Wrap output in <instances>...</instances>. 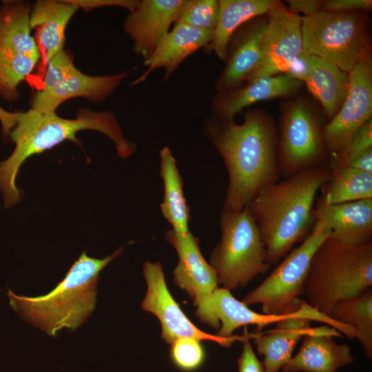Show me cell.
Masks as SVG:
<instances>
[{
    "mask_svg": "<svg viewBox=\"0 0 372 372\" xmlns=\"http://www.w3.org/2000/svg\"><path fill=\"white\" fill-rule=\"evenodd\" d=\"M204 134L217 149L228 173L223 209L241 210L261 189L280 179L278 131L267 113L249 110L240 124L212 116L204 124Z\"/></svg>",
    "mask_w": 372,
    "mask_h": 372,
    "instance_id": "obj_1",
    "label": "cell"
},
{
    "mask_svg": "<svg viewBox=\"0 0 372 372\" xmlns=\"http://www.w3.org/2000/svg\"><path fill=\"white\" fill-rule=\"evenodd\" d=\"M86 130L101 132L110 138L121 158L130 156L136 149L134 143L124 137L115 115L110 111L96 112L83 108L72 119L61 117L56 111H41L31 107L21 112L8 137L14 144V150L0 162V192L5 207H11L21 198V191L16 185V178L21 166L28 158L65 141L80 145L76 133Z\"/></svg>",
    "mask_w": 372,
    "mask_h": 372,
    "instance_id": "obj_2",
    "label": "cell"
},
{
    "mask_svg": "<svg viewBox=\"0 0 372 372\" xmlns=\"http://www.w3.org/2000/svg\"><path fill=\"white\" fill-rule=\"evenodd\" d=\"M330 174L328 166L304 169L264 187L247 205L270 265L278 264L311 232L316 196Z\"/></svg>",
    "mask_w": 372,
    "mask_h": 372,
    "instance_id": "obj_3",
    "label": "cell"
},
{
    "mask_svg": "<svg viewBox=\"0 0 372 372\" xmlns=\"http://www.w3.org/2000/svg\"><path fill=\"white\" fill-rule=\"evenodd\" d=\"M123 249L118 248L102 259L90 257L83 251L51 291L27 297L9 290L10 304L24 320L49 335H56L63 328L75 330L95 308L99 273Z\"/></svg>",
    "mask_w": 372,
    "mask_h": 372,
    "instance_id": "obj_4",
    "label": "cell"
},
{
    "mask_svg": "<svg viewBox=\"0 0 372 372\" xmlns=\"http://www.w3.org/2000/svg\"><path fill=\"white\" fill-rule=\"evenodd\" d=\"M372 286V241L347 244L327 237L311 261L306 302L328 315L339 302L355 298Z\"/></svg>",
    "mask_w": 372,
    "mask_h": 372,
    "instance_id": "obj_5",
    "label": "cell"
},
{
    "mask_svg": "<svg viewBox=\"0 0 372 372\" xmlns=\"http://www.w3.org/2000/svg\"><path fill=\"white\" fill-rule=\"evenodd\" d=\"M221 238L211 255L218 285L231 290L245 287L271 265L260 232L247 206L220 214Z\"/></svg>",
    "mask_w": 372,
    "mask_h": 372,
    "instance_id": "obj_6",
    "label": "cell"
},
{
    "mask_svg": "<svg viewBox=\"0 0 372 372\" xmlns=\"http://www.w3.org/2000/svg\"><path fill=\"white\" fill-rule=\"evenodd\" d=\"M362 11L320 10L302 17L303 51L349 72L360 62L371 59L367 17Z\"/></svg>",
    "mask_w": 372,
    "mask_h": 372,
    "instance_id": "obj_7",
    "label": "cell"
},
{
    "mask_svg": "<svg viewBox=\"0 0 372 372\" xmlns=\"http://www.w3.org/2000/svg\"><path fill=\"white\" fill-rule=\"evenodd\" d=\"M329 236V230L314 223L300 244L293 249L259 285L242 299L247 306L260 304L262 313L280 316L298 310L304 294L311 261L318 247Z\"/></svg>",
    "mask_w": 372,
    "mask_h": 372,
    "instance_id": "obj_8",
    "label": "cell"
},
{
    "mask_svg": "<svg viewBox=\"0 0 372 372\" xmlns=\"http://www.w3.org/2000/svg\"><path fill=\"white\" fill-rule=\"evenodd\" d=\"M30 4L3 1L0 6V96L16 102L18 87L33 71L40 52L30 25Z\"/></svg>",
    "mask_w": 372,
    "mask_h": 372,
    "instance_id": "obj_9",
    "label": "cell"
},
{
    "mask_svg": "<svg viewBox=\"0 0 372 372\" xmlns=\"http://www.w3.org/2000/svg\"><path fill=\"white\" fill-rule=\"evenodd\" d=\"M320 117L306 101L283 108L278 132L277 162L280 178L311 167L328 166Z\"/></svg>",
    "mask_w": 372,
    "mask_h": 372,
    "instance_id": "obj_10",
    "label": "cell"
},
{
    "mask_svg": "<svg viewBox=\"0 0 372 372\" xmlns=\"http://www.w3.org/2000/svg\"><path fill=\"white\" fill-rule=\"evenodd\" d=\"M313 320L335 329L351 340L355 338L356 333L353 327L332 320L302 300L298 310L277 322L273 329L265 332L251 333L250 340L255 344L258 353L263 356L261 362L264 372H280L291 358L298 342L318 329V327H311Z\"/></svg>",
    "mask_w": 372,
    "mask_h": 372,
    "instance_id": "obj_11",
    "label": "cell"
},
{
    "mask_svg": "<svg viewBox=\"0 0 372 372\" xmlns=\"http://www.w3.org/2000/svg\"><path fill=\"white\" fill-rule=\"evenodd\" d=\"M147 284V292L142 302L143 310L157 317L162 327V338L172 344L180 338H192L200 341L209 340L223 347H229L236 341L250 337L246 329L242 335L221 338L205 333L196 327L181 310L170 293L160 262H146L143 268Z\"/></svg>",
    "mask_w": 372,
    "mask_h": 372,
    "instance_id": "obj_12",
    "label": "cell"
},
{
    "mask_svg": "<svg viewBox=\"0 0 372 372\" xmlns=\"http://www.w3.org/2000/svg\"><path fill=\"white\" fill-rule=\"evenodd\" d=\"M349 73V87L345 100L336 114L322 127L329 157L344 148L372 118L371 59L360 62Z\"/></svg>",
    "mask_w": 372,
    "mask_h": 372,
    "instance_id": "obj_13",
    "label": "cell"
},
{
    "mask_svg": "<svg viewBox=\"0 0 372 372\" xmlns=\"http://www.w3.org/2000/svg\"><path fill=\"white\" fill-rule=\"evenodd\" d=\"M267 28L262 63L246 81L260 77L285 74L302 54V17L284 5L267 13Z\"/></svg>",
    "mask_w": 372,
    "mask_h": 372,
    "instance_id": "obj_14",
    "label": "cell"
},
{
    "mask_svg": "<svg viewBox=\"0 0 372 372\" xmlns=\"http://www.w3.org/2000/svg\"><path fill=\"white\" fill-rule=\"evenodd\" d=\"M267 17L254 18L232 35L227 47L226 65L214 83L218 94L245 83L260 67L264 53Z\"/></svg>",
    "mask_w": 372,
    "mask_h": 372,
    "instance_id": "obj_15",
    "label": "cell"
},
{
    "mask_svg": "<svg viewBox=\"0 0 372 372\" xmlns=\"http://www.w3.org/2000/svg\"><path fill=\"white\" fill-rule=\"evenodd\" d=\"M185 0H139L126 17L123 30L134 52L147 60L170 31Z\"/></svg>",
    "mask_w": 372,
    "mask_h": 372,
    "instance_id": "obj_16",
    "label": "cell"
},
{
    "mask_svg": "<svg viewBox=\"0 0 372 372\" xmlns=\"http://www.w3.org/2000/svg\"><path fill=\"white\" fill-rule=\"evenodd\" d=\"M195 306L196 316L199 320L218 329L217 335L225 338L233 336L236 329L248 325H256L255 332H260L288 314L273 316L256 312L235 298L230 290L221 287L200 299Z\"/></svg>",
    "mask_w": 372,
    "mask_h": 372,
    "instance_id": "obj_17",
    "label": "cell"
},
{
    "mask_svg": "<svg viewBox=\"0 0 372 372\" xmlns=\"http://www.w3.org/2000/svg\"><path fill=\"white\" fill-rule=\"evenodd\" d=\"M165 238L178 255L173 272L174 282L186 291L195 305L218 287L216 271L202 255L198 240L190 231L179 234L171 229Z\"/></svg>",
    "mask_w": 372,
    "mask_h": 372,
    "instance_id": "obj_18",
    "label": "cell"
},
{
    "mask_svg": "<svg viewBox=\"0 0 372 372\" xmlns=\"http://www.w3.org/2000/svg\"><path fill=\"white\" fill-rule=\"evenodd\" d=\"M343 335L328 325L302 338L298 352L282 366V372H337L354 362L347 344H338L333 338Z\"/></svg>",
    "mask_w": 372,
    "mask_h": 372,
    "instance_id": "obj_19",
    "label": "cell"
},
{
    "mask_svg": "<svg viewBox=\"0 0 372 372\" xmlns=\"http://www.w3.org/2000/svg\"><path fill=\"white\" fill-rule=\"evenodd\" d=\"M313 223H320L329 237L347 244H363L372 238V198L325 205L318 198L313 212Z\"/></svg>",
    "mask_w": 372,
    "mask_h": 372,
    "instance_id": "obj_20",
    "label": "cell"
},
{
    "mask_svg": "<svg viewBox=\"0 0 372 372\" xmlns=\"http://www.w3.org/2000/svg\"><path fill=\"white\" fill-rule=\"evenodd\" d=\"M302 82L287 74L260 77L223 94H217L211 105L212 116L234 120L243 109L262 101L295 94Z\"/></svg>",
    "mask_w": 372,
    "mask_h": 372,
    "instance_id": "obj_21",
    "label": "cell"
},
{
    "mask_svg": "<svg viewBox=\"0 0 372 372\" xmlns=\"http://www.w3.org/2000/svg\"><path fill=\"white\" fill-rule=\"evenodd\" d=\"M136 68L103 76L86 74L76 68L59 85L48 92L38 91L32 98L31 108L56 111L68 99L86 98L94 103L105 101Z\"/></svg>",
    "mask_w": 372,
    "mask_h": 372,
    "instance_id": "obj_22",
    "label": "cell"
},
{
    "mask_svg": "<svg viewBox=\"0 0 372 372\" xmlns=\"http://www.w3.org/2000/svg\"><path fill=\"white\" fill-rule=\"evenodd\" d=\"M214 30H203L183 23H175L152 55L145 61L146 70L132 82H144L157 69L165 70L167 80L190 55L204 48L213 39Z\"/></svg>",
    "mask_w": 372,
    "mask_h": 372,
    "instance_id": "obj_23",
    "label": "cell"
},
{
    "mask_svg": "<svg viewBox=\"0 0 372 372\" xmlns=\"http://www.w3.org/2000/svg\"><path fill=\"white\" fill-rule=\"evenodd\" d=\"M78 10L68 0H39L31 8L30 25L36 30L34 37L40 52L42 75L49 61L64 49L67 25Z\"/></svg>",
    "mask_w": 372,
    "mask_h": 372,
    "instance_id": "obj_24",
    "label": "cell"
},
{
    "mask_svg": "<svg viewBox=\"0 0 372 372\" xmlns=\"http://www.w3.org/2000/svg\"><path fill=\"white\" fill-rule=\"evenodd\" d=\"M307 71L303 82L320 103L330 121L338 112L347 95L349 73L322 58L304 52Z\"/></svg>",
    "mask_w": 372,
    "mask_h": 372,
    "instance_id": "obj_25",
    "label": "cell"
},
{
    "mask_svg": "<svg viewBox=\"0 0 372 372\" xmlns=\"http://www.w3.org/2000/svg\"><path fill=\"white\" fill-rule=\"evenodd\" d=\"M219 14L212 41L203 50L225 61L229 42L237 29L247 21L283 5L277 0H218Z\"/></svg>",
    "mask_w": 372,
    "mask_h": 372,
    "instance_id": "obj_26",
    "label": "cell"
},
{
    "mask_svg": "<svg viewBox=\"0 0 372 372\" xmlns=\"http://www.w3.org/2000/svg\"><path fill=\"white\" fill-rule=\"evenodd\" d=\"M160 155V176L163 182V200L161 210L163 217L172 225L175 233L185 234L189 231V208L183 193V182L176 158L168 147H163Z\"/></svg>",
    "mask_w": 372,
    "mask_h": 372,
    "instance_id": "obj_27",
    "label": "cell"
},
{
    "mask_svg": "<svg viewBox=\"0 0 372 372\" xmlns=\"http://www.w3.org/2000/svg\"><path fill=\"white\" fill-rule=\"evenodd\" d=\"M320 190L318 199L327 205L372 198V174L349 167L338 168L331 171Z\"/></svg>",
    "mask_w": 372,
    "mask_h": 372,
    "instance_id": "obj_28",
    "label": "cell"
},
{
    "mask_svg": "<svg viewBox=\"0 0 372 372\" xmlns=\"http://www.w3.org/2000/svg\"><path fill=\"white\" fill-rule=\"evenodd\" d=\"M332 320L353 327L364 355L372 358V289L338 303L327 315Z\"/></svg>",
    "mask_w": 372,
    "mask_h": 372,
    "instance_id": "obj_29",
    "label": "cell"
},
{
    "mask_svg": "<svg viewBox=\"0 0 372 372\" xmlns=\"http://www.w3.org/2000/svg\"><path fill=\"white\" fill-rule=\"evenodd\" d=\"M219 14L218 0H185L175 23L214 30Z\"/></svg>",
    "mask_w": 372,
    "mask_h": 372,
    "instance_id": "obj_30",
    "label": "cell"
},
{
    "mask_svg": "<svg viewBox=\"0 0 372 372\" xmlns=\"http://www.w3.org/2000/svg\"><path fill=\"white\" fill-rule=\"evenodd\" d=\"M171 344V358L178 369L191 371L203 364L205 351L200 340L192 338H180Z\"/></svg>",
    "mask_w": 372,
    "mask_h": 372,
    "instance_id": "obj_31",
    "label": "cell"
},
{
    "mask_svg": "<svg viewBox=\"0 0 372 372\" xmlns=\"http://www.w3.org/2000/svg\"><path fill=\"white\" fill-rule=\"evenodd\" d=\"M371 147H372V118L355 133L344 148L329 157L328 167L332 171L346 167L352 159Z\"/></svg>",
    "mask_w": 372,
    "mask_h": 372,
    "instance_id": "obj_32",
    "label": "cell"
},
{
    "mask_svg": "<svg viewBox=\"0 0 372 372\" xmlns=\"http://www.w3.org/2000/svg\"><path fill=\"white\" fill-rule=\"evenodd\" d=\"M71 54L64 49L48 63L43 75V83L39 91L48 92L59 85L76 68Z\"/></svg>",
    "mask_w": 372,
    "mask_h": 372,
    "instance_id": "obj_33",
    "label": "cell"
},
{
    "mask_svg": "<svg viewBox=\"0 0 372 372\" xmlns=\"http://www.w3.org/2000/svg\"><path fill=\"white\" fill-rule=\"evenodd\" d=\"M371 0H327L322 1L321 10L326 12H366L371 10Z\"/></svg>",
    "mask_w": 372,
    "mask_h": 372,
    "instance_id": "obj_34",
    "label": "cell"
},
{
    "mask_svg": "<svg viewBox=\"0 0 372 372\" xmlns=\"http://www.w3.org/2000/svg\"><path fill=\"white\" fill-rule=\"evenodd\" d=\"M250 338L242 341V349L238 361V372H264L262 364L252 348Z\"/></svg>",
    "mask_w": 372,
    "mask_h": 372,
    "instance_id": "obj_35",
    "label": "cell"
},
{
    "mask_svg": "<svg viewBox=\"0 0 372 372\" xmlns=\"http://www.w3.org/2000/svg\"><path fill=\"white\" fill-rule=\"evenodd\" d=\"M68 1L77 6L79 9L87 11L102 7H121L130 12L139 3V0H68Z\"/></svg>",
    "mask_w": 372,
    "mask_h": 372,
    "instance_id": "obj_36",
    "label": "cell"
},
{
    "mask_svg": "<svg viewBox=\"0 0 372 372\" xmlns=\"http://www.w3.org/2000/svg\"><path fill=\"white\" fill-rule=\"evenodd\" d=\"M289 10L295 14L302 13L304 17L313 15L321 10L322 1L288 0Z\"/></svg>",
    "mask_w": 372,
    "mask_h": 372,
    "instance_id": "obj_37",
    "label": "cell"
},
{
    "mask_svg": "<svg viewBox=\"0 0 372 372\" xmlns=\"http://www.w3.org/2000/svg\"><path fill=\"white\" fill-rule=\"evenodd\" d=\"M346 167L372 174V147L355 157Z\"/></svg>",
    "mask_w": 372,
    "mask_h": 372,
    "instance_id": "obj_38",
    "label": "cell"
},
{
    "mask_svg": "<svg viewBox=\"0 0 372 372\" xmlns=\"http://www.w3.org/2000/svg\"><path fill=\"white\" fill-rule=\"evenodd\" d=\"M21 113V112L8 111L0 105V123L1 125V134L4 138H8L10 132L17 123Z\"/></svg>",
    "mask_w": 372,
    "mask_h": 372,
    "instance_id": "obj_39",
    "label": "cell"
}]
</instances>
